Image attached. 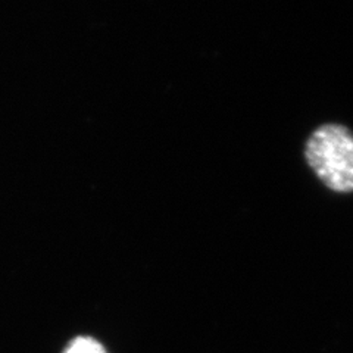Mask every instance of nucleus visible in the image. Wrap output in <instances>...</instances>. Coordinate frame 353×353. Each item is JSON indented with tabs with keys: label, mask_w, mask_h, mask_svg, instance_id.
<instances>
[{
	"label": "nucleus",
	"mask_w": 353,
	"mask_h": 353,
	"mask_svg": "<svg viewBox=\"0 0 353 353\" xmlns=\"http://www.w3.org/2000/svg\"><path fill=\"white\" fill-rule=\"evenodd\" d=\"M63 353H108L106 349L93 337L80 336L70 341Z\"/></svg>",
	"instance_id": "2"
},
{
	"label": "nucleus",
	"mask_w": 353,
	"mask_h": 353,
	"mask_svg": "<svg viewBox=\"0 0 353 353\" xmlns=\"http://www.w3.org/2000/svg\"><path fill=\"white\" fill-rule=\"evenodd\" d=\"M305 158L325 187L353 192V132L341 124H324L309 136Z\"/></svg>",
	"instance_id": "1"
}]
</instances>
